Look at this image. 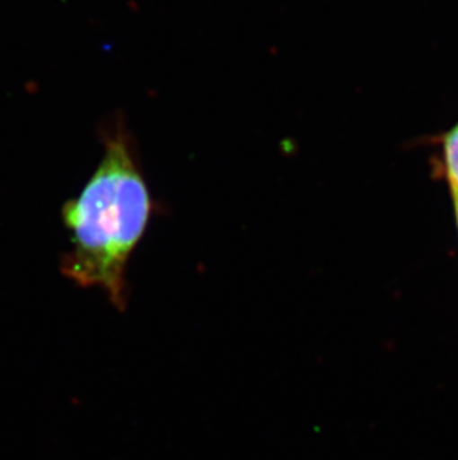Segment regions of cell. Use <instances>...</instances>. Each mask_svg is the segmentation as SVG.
<instances>
[{
	"label": "cell",
	"mask_w": 458,
	"mask_h": 460,
	"mask_svg": "<svg viewBox=\"0 0 458 460\" xmlns=\"http://www.w3.org/2000/svg\"><path fill=\"white\" fill-rule=\"evenodd\" d=\"M103 145L99 167L63 208L72 242L63 273L83 287L101 288L113 305L124 307L127 262L158 206L121 117L104 128Z\"/></svg>",
	"instance_id": "cell-1"
},
{
	"label": "cell",
	"mask_w": 458,
	"mask_h": 460,
	"mask_svg": "<svg viewBox=\"0 0 458 460\" xmlns=\"http://www.w3.org/2000/svg\"><path fill=\"white\" fill-rule=\"evenodd\" d=\"M445 169L454 200L458 199V124L445 137Z\"/></svg>",
	"instance_id": "cell-2"
},
{
	"label": "cell",
	"mask_w": 458,
	"mask_h": 460,
	"mask_svg": "<svg viewBox=\"0 0 458 460\" xmlns=\"http://www.w3.org/2000/svg\"><path fill=\"white\" fill-rule=\"evenodd\" d=\"M455 205V215H457V222H458V199L457 200H454Z\"/></svg>",
	"instance_id": "cell-3"
}]
</instances>
